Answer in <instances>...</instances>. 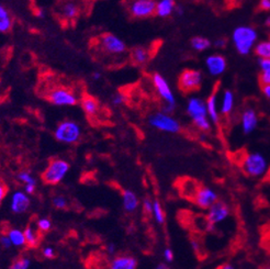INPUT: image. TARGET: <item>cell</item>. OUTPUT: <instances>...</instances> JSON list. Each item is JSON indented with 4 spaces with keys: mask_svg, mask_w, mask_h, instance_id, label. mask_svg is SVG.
<instances>
[{
    "mask_svg": "<svg viewBox=\"0 0 270 269\" xmlns=\"http://www.w3.org/2000/svg\"><path fill=\"white\" fill-rule=\"evenodd\" d=\"M186 111L198 130L202 132L211 131L212 123L208 117L207 104H205L203 99L199 97L189 98L186 105Z\"/></svg>",
    "mask_w": 270,
    "mask_h": 269,
    "instance_id": "6da1fadb",
    "label": "cell"
},
{
    "mask_svg": "<svg viewBox=\"0 0 270 269\" xmlns=\"http://www.w3.org/2000/svg\"><path fill=\"white\" fill-rule=\"evenodd\" d=\"M258 40V32L251 25H239L232 33V42L240 55L250 54Z\"/></svg>",
    "mask_w": 270,
    "mask_h": 269,
    "instance_id": "7a4b0ae2",
    "label": "cell"
},
{
    "mask_svg": "<svg viewBox=\"0 0 270 269\" xmlns=\"http://www.w3.org/2000/svg\"><path fill=\"white\" fill-rule=\"evenodd\" d=\"M241 169L248 177L261 178L268 172L269 163L264 154L260 152H252L248 153L241 162Z\"/></svg>",
    "mask_w": 270,
    "mask_h": 269,
    "instance_id": "3957f363",
    "label": "cell"
},
{
    "mask_svg": "<svg viewBox=\"0 0 270 269\" xmlns=\"http://www.w3.org/2000/svg\"><path fill=\"white\" fill-rule=\"evenodd\" d=\"M82 126L74 120H64L54 130V138L64 144H76L82 138Z\"/></svg>",
    "mask_w": 270,
    "mask_h": 269,
    "instance_id": "277c9868",
    "label": "cell"
},
{
    "mask_svg": "<svg viewBox=\"0 0 270 269\" xmlns=\"http://www.w3.org/2000/svg\"><path fill=\"white\" fill-rule=\"evenodd\" d=\"M152 82H153V86L156 90V93H157V95L159 96L161 100L164 101L163 111L169 113V115H172L176 109V97L173 93L172 88H170L167 79L163 75L155 73L152 76Z\"/></svg>",
    "mask_w": 270,
    "mask_h": 269,
    "instance_id": "5b68a950",
    "label": "cell"
},
{
    "mask_svg": "<svg viewBox=\"0 0 270 269\" xmlns=\"http://www.w3.org/2000/svg\"><path fill=\"white\" fill-rule=\"evenodd\" d=\"M69 168L68 162L61 158H54L48 163L47 167L42 173V180L49 186L59 185L67 176Z\"/></svg>",
    "mask_w": 270,
    "mask_h": 269,
    "instance_id": "8992f818",
    "label": "cell"
},
{
    "mask_svg": "<svg viewBox=\"0 0 270 269\" xmlns=\"http://www.w3.org/2000/svg\"><path fill=\"white\" fill-rule=\"evenodd\" d=\"M147 122L153 129L169 134H177L181 131V124L175 117L164 111L152 113L148 117Z\"/></svg>",
    "mask_w": 270,
    "mask_h": 269,
    "instance_id": "52a82bcc",
    "label": "cell"
},
{
    "mask_svg": "<svg viewBox=\"0 0 270 269\" xmlns=\"http://www.w3.org/2000/svg\"><path fill=\"white\" fill-rule=\"evenodd\" d=\"M47 100L56 107H73L78 103V96L73 89L65 86H56L48 91Z\"/></svg>",
    "mask_w": 270,
    "mask_h": 269,
    "instance_id": "ba28073f",
    "label": "cell"
},
{
    "mask_svg": "<svg viewBox=\"0 0 270 269\" xmlns=\"http://www.w3.org/2000/svg\"><path fill=\"white\" fill-rule=\"evenodd\" d=\"M156 0H125V8L134 19H147L155 15Z\"/></svg>",
    "mask_w": 270,
    "mask_h": 269,
    "instance_id": "9c48e42d",
    "label": "cell"
},
{
    "mask_svg": "<svg viewBox=\"0 0 270 269\" xmlns=\"http://www.w3.org/2000/svg\"><path fill=\"white\" fill-rule=\"evenodd\" d=\"M98 44L104 54L110 56H121L126 52L125 42L113 33H103Z\"/></svg>",
    "mask_w": 270,
    "mask_h": 269,
    "instance_id": "30bf717a",
    "label": "cell"
},
{
    "mask_svg": "<svg viewBox=\"0 0 270 269\" xmlns=\"http://www.w3.org/2000/svg\"><path fill=\"white\" fill-rule=\"evenodd\" d=\"M203 75L198 69H184L179 75L178 87L183 93H194L201 88Z\"/></svg>",
    "mask_w": 270,
    "mask_h": 269,
    "instance_id": "8fae6325",
    "label": "cell"
},
{
    "mask_svg": "<svg viewBox=\"0 0 270 269\" xmlns=\"http://www.w3.org/2000/svg\"><path fill=\"white\" fill-rule=\"evenodd\" d=\"M219 200V195L214 189L208 186H199L196 194L193 197V201L195 202L196 206L201 209L207 211L213 203Z\"/></svg>",
    "mask_w": 270,
    "mask_h": 269,
    "instance_id": "7c38bea8",
    "label": "cell"
},
{
    "mask_svg": "<svg viewBox=\"0 0 270 269\" xmlns=\"http://www.w3.org/2000/svg\"><path fill=\"white\" fill-rule=\"evenodd\" d=\"M231 216V208L224 201L218 200L207 210V221L213 225L224 222Z\"/></svg>",
    "mask_w": 270,
    "mask_h": 269,
    "instance_id": "4fadbf2b",
    "label": "cell"
},
{
    "mask_svg": "<svg viewBox=\"0 0 270 269\" xmlns=\"http://www.w3.org/2000/svg\"><path fill=\"white\" fill-rule=\"evenodd\" d=\"M30 198L25 191L17 190L11 196L10 209L15 214H23L30 208Z\"/></svg>",
    "mask_w": 270,
    "mask_h": 269,
    "instance_id": "5bb4252c",
    "label": "cell"
},
{
    "mask_svg": "<svg viewBox=\"0 0 270 269\" xmlns=\"http://www.w3.org/2000/svg\"><path fill=\"white\" fill-rule=\"evenodd\" d=\"M205 67L211 76L219 77L226 70L227 62L221 54H211L205 59Z\"/></svg>",
    "mask_w": 270,
    "mask_h": 269,
    "instance_id": "9a60e30c",
    "label": "cell"
},
{
    "mask_svg": "<svg viewBox=\"0 0 270 269\" xmlns=\"http://www.w3.org/2000/svg\"><path fill=\"white\" fill-rule=\"evenodd\" d=\"M258 115L253 108H247L241 113L240 125L245 136H250L258 126Z\"/></svg>",
    "mask_w": 270,
    "mask_h": 269,
    "instance_id": "2e32d148",
    "label": "cell"
},
{
    "mask_svg": "<svg viewBox=\"0 0 270 269\" xmlns=\"http://www.w3.org/2000/svg\"><path fill=\"white\" fill-rule=\"evenodd\" d=\"M138 259L132 255L122 254L113 257L109 269H138Z\"/></svg>",
    "mask_w": 270,
    "mask_h": 269,
    "instance_id": "e0dca14e",
    "label": "cell"
},
{
    "mask_svg": "<svg viewBox=\"0 0 270 269\" xmlns=\"http://www.w3.org/2000/svg\"><path fill=\"white\" fill-rule=\"evenodd\" d=\"M122 204L123 209L129 214H133L141 207V202L138 195L130 189H125L122 193Z\"/></svg>",
    "mask_w": 270,
    "mask_h": 269,
    "instance_id": "ac0fdd59",
    "label": "cell"
},
{
    "mask_svg": "<svg viewBox=\"0 0 270 269\" xmlns=\"http://www.w3.org/2000/svg\"><path fill=\"white\" fill-rule=\"evenodd\" d=\"M131 60L138 66H144L152 59V51L145 46H137L131 51Z\"/></svg>",
    "mask_w": 270,
    "mask_h": 269,
    "instance_id": "d6986e66",
    "label": "cell"
},
{
    "mask_svg": "<svg viewBox=\"0 0 270 269\" xmlns=\"http://www.w3.org/2000/svg\"><path fill=\"white\" fill-rule=\"evenodd\" d=\"M207 112L208 117L210 119V121L212 124H219L220 123V111H219V104H218V94L217 90L213 91V93L208 97L207 101Z\"/></svg>",
    "mask_w": 270,
    "mask_h": 269,
    "instance_id": "ffe728a7",
    "label": "cell"
},
{
    "mask_svg": "<svg viewBox=\"0 0 270 269\" xmlns=\"http://www.w3.org/2000/svg\"><path fill=\"white\" fill-rule=\"evenodd\" d=\"M176 2L175 0H158L156 3V10L155 15L159 18H168L175 13L176 9Z\"/></svg>",
    "mask_w": 270,
    "mask_h": 269,
    "instance_id": "44dd1931",
    "label": "cell"
},
{
    "mask_svg": "<svg viewBox=\"0 0 270 269\" xmlns=\"http://www.w3.org/2000/svg\"><path fill=\"white\" fill-rule=\"evenodd\" d=\"M234 104H235V98H234V94L229 89L224 90L222 94L221 102H220V107H219L220 115H222V116L231 115L234 109Z\"/></svg>",
    "mask_w": 270,
    "mask_h": 269,
    "instance_id": "7402d4cb",
    "label": "cell"
},
{
    "mask_svg": "<svg viewBox=\"0 0 270 269\" xmlns=\"http://www.w3.org/2000/svg\"><path fill=\"white\" fill-rule=\"evenodd\" d=\"M60 11L63 19L72 21L75 20L78 15H79V7H78V5L73 2V0H67V2H64L62 4Z\"/></svg>",
    "mask_w": 270,
    "mask_h": 269,
    "instance_id": "603a6c76",
    "label": "cell"
},
{
    "mask_svg": "<svg viewBox=\"0 0 270 269\" xmlns=\"http://www.w3.org/2000/svg\"><path fill=\"white\" fill-rule=\"evenodd\" d=\"M13 18L7 7L0 4V33H8L12 30Z\"/></svg>",
    "mask_w": 270,
    "mask_h": 269,
    "instance_id": "cb8c5ba5",
    "label": "cell"
},
{
    "mask_svg": "<svg viewBox=\"0 0 270 269\" xmlns=\"http://www.w3.org/2000/svg\"><path fill=\"white\" fill-rule=\"evenodd\" d=\"M82 108L88 117H95L99 112V102L92 96H84L80 100Z\"/></svg>",
    "mask_w": 270,
    "mask_h": 269,
    "instance_id": "d4e9b609",
    "label": "cell"
},
{
    "mask_svg": "<svg viewBox=\"0 0 270 269\" xmlns=\"http://www.w3.org/2000/svg\"><path fill=\"white\" fill-rule=\"evenodd\" d=\"M23 232H24L26 245L32 247V249H35V247H38L39 244H40L39 231L37 229H34L33 226H31V225H28Z\"/></svg>",
    "mask_w": 270,
    "mask_h": 269,
    "instance_id": "484cf974",
    "label": "cell"
},
{
    "mask_svg": "<svg viewBox=\"0 0 270 269\" xmlns=\"http://www.w3.org/2000/svg\"><path fill=\"white\" fill-rule=\"evenodd\" d=\"M7 235L10 238L11 245L15 247H23L26 245L25 242V236H24V232L22 230L19 229H10L7 233Z\"/></svg>",
    "mask_w": 270,
    "mask_h": 269,
    "instance_id": "4316f807",
    "label": "cell"
},
{
    "mask_svg": "<svg viewBox=\"0 0 270 269\" xmlns=\"http://www.w3.org/2000/svg\"><path fill=\"white\" fill-rule=\"evenodd\" d=\"M154 220L156 221V223L163 225L165 224L166 221V216H165V211L163 209V206L159 200L157 199H154L153 200V211H152V214Z\"/></svg>",
    "mask_w": 270,
    "mask_h": 269,
    "instance_id": "83f0119b",
    "label": "cell"
},
{
    "mask_svg": "<svg viewBox=\"0 0 270 269\" xmlns=\"http://www.w3.org/2000/svg\"><path fill=\"white\" fill-rule=\"evenodd\" d=\"M211 41L203 37H194L190 40V45L196 52H204L211 46Z\"/></svg>",
    "mask_w": 270,
    "mask_h": 269,
    "instance_id": "f1b7e54d",
    "label": "cell"
},
{
    "mask_svg": "<svg viewBox=\"0 0 270 269\" xmlns=\"http://www.w3.org/2000/svg\"><path fill=\"white\" fill-rule=\"evenodd\" d=\"M254 51L259 59H270V39L256 43Z\"/></svg>",
    "mask_w": 270,
    "mask_h": 269,
    "instance_id": "f546056e",
    "label": "cell"
},
{
    "mask_svg": "<svg viewBox=\"0 0 270 269\" xmlns=\"http://www.w3.org/2000/svg\"><path fill=\"white\" fill-rule=\"evenodd\" d=\"M31 266V260L28 257H18L12 261L9 269H29Z\"/></svg>",
    "mask_w": 270,
    "mask_h": 269,
    "instance_id": "4dcf8cb0",
    "label": "cell"
},
{
    "mask_svg": "<svg viewBox=\"0 0 270 269\" xmlns=\"http://www.w3.org/2000/svg\"><path fill=\"white\" fill-rule=\"evenodd\" d=\"M37 225H38V230L41 231V232H44V233L51 231L52 226H53L52 221L49 220L48 218H41V219H39L38 222H37Z\"/></svg>",
    "mask_w": 270,
    "mask_h": 269,
    "instance_id": "1f68e13d",
    "label": "cell"
},
{
    "mask_svg": "<svg viewBox=\"0 0 270 269\" xmlns=\"http://www.w3.org/2000/svg\"><path fill=\"white\" fill-rule=\"evenodd\" d=\"M52 203H53L54 208L59 209V210L66 209L68 206V201L66 199V197H64V196H55L53 198Z\"/></svg>",
    "mask_w": 270,
    "mask_h": 269,
    "instance_id": "d6a6232c",
    "label": "cell"
},
{
    "mask_svg": "<svg viewBox=\"0 0 270 269\" xmlns=\"http://www.w3.org/2000/svg\"><path fill=\"white\" fill-rule=\"evenodd\" d=\"M18 179L23 183V185H29V183H37L34 177L30 172H21L18 175Z\"/></svg>",
    "mask_w": 270,
    "mask_h": 269,
    "instance_id": "836d02e7",
    "label": "cell"
},
{
    "mask_svg": "<svg viewBox=\"0 0 270 269\" xmlns=\"http://www.w3.org/2000/svg\"><path fill=\"white\" fill-rule=\"evenodd\" d=\"M111 101H112L113 105H116V107H120V105H122L125 103L126 96L123 93H117L112 96Z\"/></svg>",
    "mask_w": 270,
    "mask_h": 269,
    "instance_id": "e575fe53",
    "label": "cell"
},
{
    "mask_svg": "<svg viewBox=\"0 0 270 269\" xmlns=\"http://www.w3.org/2000/svg\"><path fill=\"white\" fill-rule=\"evenodd\" d=\"M142 208L146 214H152L153 211V200L151 198H144L143 201H142Z\"/></svg>",
    "mask_w": 270,
    "mask_h": 269,
    "instance_id": "d590c367",
    "label": "cell"
},
{
    "mask_svg": "<svg viewBox=\"0 0 270 269\" xmlns=\"http://www.w3.org/2000/svg\"><path fill=\"white\" fill-rule=\"evenodd\" d=\"M259 80H260L261 85H269L270 84V67L265 69V70H260Z\"/></svg>",
    "mask_w": 270,
    "mask_h": 269,
    "instance_id": "8d00e7d4",
    "label": "cell"
},
{
    "mask_svg": "<svg viewBox=\"0 0 270 269\" xmlns=\"http://www.w3.org/2000/svg\"><path fill=\"white\" fill-rule=\"evenodd\" d=\"M163 257H164V259H165V263H167V264L173 263L174 258H175V255H174L173 250L169 249V247H167V249L164 250V253H163Z\"/></svg>",
    "mask_w": 270,
    "mask_h": 269,
    "instance_id": "74e56055",
    "label": "cell"
},
{
    "mask_svg": "<svg viewBox=\"0 0 270 269\" xmlns=\"http://www.w3.org/2000/svg\"><path fill=\"white\" fill-rule=\"evenodd\" d=\"M7 194H8V187H7L3 179H0V204L5 200Z\"/></svg>",
    "mask_w": 270,
    "mask_h": 269,
    "instance_id": "f35d334b",
    "label": "cell"
},
{
    "mask_svg": "<svg viewBox=\"0 0 270 269\" xmlns=\"http://www.w3.org/2000/svg\"><path fill=\"white\" fill-rule=\"evenodd\" d=\"M42 255L47 259H52L55 256V250L52 246H45L43 251H42Z\"/></svg>",
    "mask_w": 270,
    "mask_h": 269,
    "instance_id": "ab89813d",
    "label": "cell"
},
{
    "mask_svg": "<svg viewBox=\"0 0 270 269\" xmlns=\"http://www.w3.org/2000/svg\"><path fill=\"white\" fill-rule=\"evenodd\" d=\"M0 245H2L4 249H10V247L12 246L11 245V242H10V238L8 237V235L7 234H4L0 236Z\"/></svg>",
    "mask_w": 270,
    "mask_h": 269,
    "instance_id": "60d3db41",
    "label": "cell"
},
{
    "mask_svg": "<svg viewBox=\"0 0 270 269\" xmlns=\"http://www.w3.org/2000/svg\"><path fill=\"white\" fill-rule=\"evenodd\" d=\"M227 44V40L223 37L221 38H218L215 41H214V43H213V45H214L215 47L218 48H224Z\"/></svg>",
    "mask_w": 270,
    "mask_h": 269,
    "instance_id": "b9f144b4",
    "label": "cell"
},
{
    "mask_svg": "<svg viewBox=\"0 0 270 269\" xmlns=\"http://www.w3.org/2000/svg\"><path fill=\"white\" fill-rule=\"evenodd\" d=\"M259 9L261 11H270V0H259Z\"/></svg>",
    "mask_w": 270,
    "mask_h": 269,
    "instance_id": "7bdbcfd3",
    "label": "cell"
},
{
    "mask_svg": "<svg viewBox=\"0 0 270 269\" xmlns=\"http://www.w3.org/2000/svg\"><path fill=\"white\" fill-rule=\"evenodd\" d=\"M105 251H106V254L111 255V256H113V255H115L116 252H117V246H116V244L109 243L108 245L105 246Z\"/></svg>",
    "mask_w": 270,
    "mask_h": 269,
    "instance_id": "ee69618b",
    "label": "cell"
},
{
    "mask_svg": "<svg viewBox=\"0 0 270 269\" xmlns=\"http://www.w3.org/2000/svg\"><path fill=\"white\" fill-rule=\"evenodd\" d=\"M190 245H191V249H193L196 253H200V251H201V246H200V243H199V240L191 239Z\"/></svg>",
    "mask_w": 270,
    "mask_h": 269,
    "instance_id": "f6af8a7d",
    "label": "cell"
},
{
    "mask_svg": "<svg viewBox=\"0 0 270 269\" xmlns=\"http://www.w3.org/2000/svg\"><path fill=\"white\" fill-rule=\"evenodd\" d=\"M261 91L264 96L270 100V84L269 85H261Z\"/></svg>",
    "mask_w": 270,
    "mask_h": 269,
    "instance_id": "bcb514c9",
    "label": "cell"
},
{
    "mask_svg": "<svg viewBox=\"0 0 270 269\" xmlns=\"http://www.w3.org/2000/svg\"><path fill=\"white\" fill-rule=\"evenodd\" d=\"M154 269H172V268H170V266L164 261V263H159Z\"/></svg>",
    "mask_w": 270,
    "mask_h": 269,
    "instance_id": "7dc6e473",
    "label": "cell"
},
{
    "mask_svg": "<svg viewBox=\"0 0 270 269\" xmlns=\"http://www.w3.org/2000/svg\"><path fill=\"white\" fill-rule=\"evenodd\" d=\"M101 73L100 72H94V73H92V75H91V77H92V79H94V80H99V79H101Z\"/></svg>",
    "mask_w": 270,
    "mask_h": 269,
    "instance_id": "c3c4849f",
    "label": "cell"
},
{
    "mask_svg": "<svg viewBox=\"0 0 270 269\" xmlns=\"http://www.w3.org/2000/svg\"><path fill=\"white\" fill-rule=\"evenodd\" d=\"M35 15H37V17H38L39 19H43V18L45 17V12H44L43 10L39 9L37 12H35Z\"/></svg>",
    "mask_w": 270,
    "mask_h": 269,
    "instance_id": "681fc988",
    "label": "cell"
},
{
    "mask_svg": "<svg viewBox=\"0 0 270 269\" xmlns=\"http://www.w3.org/2000/svg\"><path fill=\"white\" fill-rule=\"evenodd\" d=\"M219 269H235V267H234L232 264H229V263H227V264L222 265V266L220 267Z\"/></svg>",
    "mask_w": 270,
    "mask_h": 269,
    "instance_id": "f907efd6",
    "label": "cell"
},
{
    "mask_svg": "<svg viewBox=\"0 0 270 269\" xmlns=\"http://www.w3.org/2000/svg\"><path fill=\"white\" fill-rule=\"evenodd\" d=\"M239 2V0H225V3L229 5V6H234V5H236L237 3Z\"/></svg>",
    "mask_w": 270,
    "mask_h": 269,
    "instance_id": "816d5d0a",
    "label": "cell"
},
{
    "mask_svg": "<svg viewBox=\"0 0 270 269\" xmlns=\"http://www.w3.org/2000/svg\"><path fill=\"white\" fill-rule=\"evenodd\" d=\"M265 25L268 26V28H270V15L265 19Z\"/></svg>",
    "mask_w": 270,
    "mask_h": 269,
    "instance_id": "f5cc1de1",
    "label": "cell"
}]
</instances>
